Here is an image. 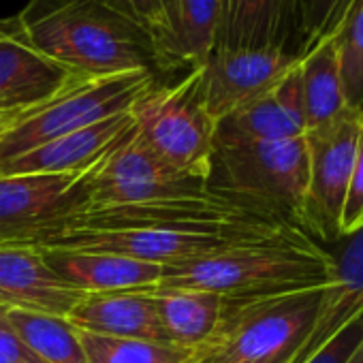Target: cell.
Segmentation results:
<instances>
[{"label": "cell", "mask_w": 363, "mask_h": 363, "mask_svg": "<svg viewBox=\"0 0 363 363\" xmlns=\"http://www.w3.org/2000/svg\"><path fill=\"white\" fill-rule=\"evenodd\" d=\"M5 318L41 363H88L77 327L67 318L26 310H5Z\"/></svg>", "instance_id": "cell-20"}, {"label": "cell", "mask_w": 363, "mask_h": 363, "mask_svg": "<svg viewBox=\"0 0 363 363\" xmlns=\"http://www.w3.org/2000/svg\"><path fill=\"white\" fill-rule=\"evenodd\" d=\"M105 3L150 33L162 52L167 73L177 71L173 60L177 41V0H105Z\"/></svg>", "instance_id": "cell-24"}, {"label": "cell", "mask_w": 363, "mask_h": 363, "mask_svg": "<svg viewBox=\"0 0 363 363\" xmlns=\"http://www.w3.org/2000/svg\"><path fill=\"white\" fill-rule=\"evenodd\" d=\"M160 325L171 344L195 350L218 325L225 297L199 289H150Z\"/></svg>", "instance_id": "cell-18"}, {"label": "cell", "mask_w": 363, "mask_h": 363, "mask_svg": "<svg viewBox=\"0 0 363 363\" xmlns=\"http://www.w3.org/2000/svg\"><path fill=\"white\" fill-rule=\"evenodd\" d=\"M301 75V96H303V118L306 133L318 128L337 116L346 107L340 58L333 45V39H323L312 50H308L299 65Z\"/></svg>", "instance_id": "cell-19"}, {"label": "cell", "mask_w": 363, "mask_h": 363, "mask_svg": "<svg viewBox=\"0 0 363 363\" xmlns=\"http://www.w3.org/2000/svg\"><path fill=\"white\" fill-rule=\"evenodd\" d=\"M303 54L286 50H225L214 52L199 67L203 99L214 120L274 90Z\"/></svg>", "instance_id": "cell-10"}, {"label": "cell", "mask_w": 363, "mask_h": 363, "mask_svg": "<svg viewBox=\"0 0 363 363\" xmlns=\"http://www.w3.org/2000/svg\"><path fill=\"white\" fill-rule=\"evenodd\" d=\"M210 186L297 216L308 191L306 137L214 147Z\"/></svg>", "instance_id": "cell-6"}, {"label": "cell", "mask_w": 363, "mask_h": 363, "mask_svg": "<svg viewBox=\"0 0 363 363\" xmlns=\"http://www.w3.org/2000/svg\"><path fill=\"white\" fill-rule=\"evenodd\" d=\"M67 320L84 331L150 342H169L147 291L86 293ZM171 344V342H169Z\"/></svg>", "instance_id": "cell-17"}, {"label": "cell", "mask_w": 363, "mask_h": 363, "mask_svg": "<svg viewBox=\"0 0 363 363\" xmlns=\"http://www.w3.org/2000/svg\"><path fill=\"white\" fill-rule=\"evenodd\" d=\"M331 252L310 231L248 240L162 267L160 289H199L229 299L327 286Z\"/></svg>", "instance_id": "cell-2"}, {"label": "cell", "mask_w": 363, "mask_h": 363, "mask_svg": "<svg viewBox=\"0 0 363 363\" xmlns=\"http://www.w3.org/2000/svg\"><path fill=\"white\" fill-rule=\"evenodd\" d=\"M363 227V116L359 124V141H357V156H354V167L350 175V186L342 212V225L340 231L342 235H348L357 229Z\"/></svg>", "instance_id": "cell-26"}, {"label": "cell", "mask_w": 363, "mask_h": 363, "mask_svg": "<svg viewBox=\"0 0 363 363\" xmlns=\"http://www.w3.org/2000/svg\"><path fill=\"white\" fill-rule=\"evenodd\" d=\"M0 363H41L35 352L9 327L5 310H0Z\"/></svg>", "instance_id": "cell-28"}, {"label": "cell", "mask_w": 363, "mask_h": 363, "mask_svg": "<svg viewBox=\"0 0 363 363\" xmlns=\"http://www.w3.org/2000/svg\"><path fill=\"white\" fill-rule=\"evenodd\" d=\"M350 3L352 0H303V13H301L303 52L312 50L323 39L335 35Z\"/></svg>", "instance_id": "cell-25"}, {"label": "cell", "mask_w": 363, "mask_h": 363, "mask_svg": "<svg viewBox=\"0 0 363 363\" xmlns=\"http://www.w3.org/2000/svg\"><path fill=\"white\" fill-rule=\"evenodd\" d=\"M50 267L82 293H118L156 289L162 278V265L139 261L111 252L79 250H41Z\"/></svg>", "instance_id": "cell-16"}, {"label": "cell", "mask_w": 363, "mask_h": 363, "mask_svg": "<svg viewBox=\"0 0 363 363\" xmlns=\"http://www.w3.org/2000/svg\"><path fill=\"white\" fill-rule=\"evenodd\" d=\"M363 346V314L320 346L306 363H348Z\"/></svg>", "instance_id": "cell-27"}, {"label": "cell", "mask_w": 363, "mask_h": 363, "mask_svg": "<svg viewBox=\"0 0 363 363\" xmlns=\"http://www.w3.org/2000/svg\"><path fill=\"white\" fill-rule=\"evenodd\" d=\"M77 79L86 77H77L41 56L22 37L20 26L0 37V111L26 113Z\"/></svg>", "instance_id": "cell-14"}, {"label": "cell", "mask_w": 363, "mask_h": 363, "mask_svg": "<svg viewBox=\"0 0 363 363\" xmlns=\"http://www.w3.org/2000/svg\"><path fill=\"white\" fill-rule=\"evenodd\" d=\"M361 116L346 109L335 120L303 135L308 143V191L301 218L327 248L342 238L340 225L357 156Z\"/></svg>", "instance_id": "cell-8"}, {"label": "cell", "mask_w": 363, "mask_h": 363, "mask_svg": "<svg viewBox=\"0 0 363 363\" xmlns=\"http://www.w3.org/2000/svg\"><path fill=\"white\" fill-rule=\"evenodd\" d=\"M18 28V20L16 18H0V37L11 35Z\"/></svg>", "instance_id": "cell-29"}, {"label": "cell", "mask_w": 363, "mask_h": 363, "mask_svg": "<svg viewBox=\"0 0 363 363\" xmlns=\"http://www.w3.org/2000/svg\"><path fill=\"white\" fill-rule=\"evenodd\" d=\"M103 158L73 173L0 175V246L39 248L65 231L90 208L92 177Z\"/></svg>", "instance_id": "cell-7"}, {"label": "cell", "mask_w": 363, "mask_h": 363, "mask_svg": "<svg viewBox=\"0 0 363 363\" xmlns=\"http://www.w3.org/2000/svg\"><path fill=\"white\" fill-rule=\"evenodd\" d=\"M208 184L158 158L130 128L101 160L90 186V208L135 206L203 191Z\"/></svg>", "instance_id": "cell-9"}, {"label": "cell", "mask_w": 363, "mask_h": 363, "mask_svg": "<svg viewBox=\"0 0 363 363\" xmlns=\"http://www.w3.org/2000/svg\"><path fill=\"white\" fill-rule=\"evenodd\" d=\"M0 310H3V308H0Z\"/></svg>", "instance_id": "cell-31"}, {"label": "cell", "mask_w": 363, "mask_h": 363, "mask_svg": "<svg viewBox=\"0 0 363 363\" xmlns=\"http://www.w3.org/2000/svg\"><path fill=\"white\" fill-rule=\"evenodd\" d=\"M16 20L30 48L77 77L167 73L154 37L105 0H28Z\"/></svg>", "instance_id": "cell-1"}, {"label": "cell", "mask_w": 363, "mask_h": 363, "mask_svg": "<svg viewBox=\"0 0 363 363\" xmlns=\"http://www.w3.org/2000/svg\"><path fill=\"white\" fill-rule=\"evenodd\" d=\"M323 295L325 286L225 297L216 329L191 352V363H291L316 323Z\"/></svg>", "instance_id": "cell-3"}, {"label": "cell", "mask_w": 363, "mask_h": 363, "mask_svg": "<svg viewBox=\"0 0 363 363\" xmlns=\"http://www.w3.org/2000/svg\"><path fill=\"white\" fill-rule=\"evenodd\" d=\"M152 84H156V75L147 71L73 82L56 96L22 113L0 135V162L62 135L130 111L133 103Z\"/></svg>", "instance_id": "cell-5"}, {"label": "cell", "mask_w": 363, "mask_h": 363, "mask_svg": "<svg viewBox=\"0 0 363 363\" xmlns=\"http://www.w3.org/2000/svg\"><path fill=\"white\" fill-rule=\"evenodd\" d=\"M303 0H225L216 48L303 52Z\"/></svg>", "instance_id": "cell-13"}, {"label": "cell", "mask_w": 363, "mask_h": 363, "mask_svg": "<svg viewBox=\"0 0 363 363\" xmlns=\"http://www.w3.org/2000/svg\"><path fill=\"white\" fill-rule=\"evenodd\" d=\"M331 39L340 58L346 107L363 113V0H352Z\"/></svg>", "instance_id": "cell-23"}, {"label": "cell", "mask_w": 363, "mask_h": 363, "mask_svg": "<svg viewBox=\"0 0 363 363\" xmlns=\"http://www.w3.org/2000/svg\"><path fill=\"white\" fill-rule=\"evenodd\" d=\"M135 135L173 169L210 182L216 120L203 99L199 67L175 84H152L130 107Z\"/></svg>", "instance_id": "cell-4"}, {"label": "cell", "mask_w": 363, "mask_h": 363, "mask_svg": "<svg viewBox=\"0 0 363 363\" xmlns=\"http://www.w3.org/2000/svg\"><path fill=\"white\" fill-rule=\"evenodd\" d=\"M88 363H191V348L169 342L109 337L77 329Z\"/></svg>", "instance_id": "cell-22"}, {"label": "cell", "mask_w": 363, "mask_h": 363, "mask_svg": "<svg viewBox=\"0 0 363 363\" xmlns=\"http://www.w3.org/2000/svg\"><path fill=\"white\" fill-rule=\"evenodd\" d=\"M86 293L65 282L39 248L0 246V308L67 318Z\"/></svg>", "instance_id": "cell-11"}, {"label": "cell", "mask_w": 363, "mask_h": 363, "mask_svg": "<svg viewBox=\"0 0 363 363\" xmlns=\"http://www.w3.org/2000/svg\"><path fill=\"white\" fill-rule=\"evenodd\" d=\"M225 0H177L175 69H195L214 52Z\"/></svg>", "instance_id": "cell-21"}, {"label": "cell", "mask_w": 363, "mask_h": 363, "mask_svg": "<svg viewBox=\"0 0 363 363\" xmlns=\"http://www.w3.org/2000/svg\"><path fill=\"white\" fill-rule=\"evenodd\" d=\"M303 135L306 118L301 75L297 67L267 94L218 118L214 130V147L250 141H284Z\"/></svg>", "instance_id": "cell-12"}, {"label": "cell", "mask_w": 363, "mask_h": 363, "mask_svg": "<svg viewBox=\"0 0 363 363\" xmlns=\"http://www.w3.org/2000/svg\"><path fill=\"white\" fill-rule=\"evenodd\" d=\"M348 363H363V346H361V348H359V350L354 352V357H352V359H350Z\"/></svg>", "instance_id": "cell-30"}, {"label": "cell", "mask_w": 363, "mask_h": 363, "mask_svg": "<svg viewBox=\"0 0 363 363\" xmlns=\"http://www.w3.org/2000/svg\"><path fill=\"white\" fill-rule=\"evenodd\" d=\"M133 128L130 111L107 118L88 128L62 135L0 162V175H50L73 173L103 158Z\"/></svg>", "instance_id": "cell-15"}]
</instances>
